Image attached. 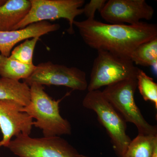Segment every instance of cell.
I'll list each match as a JSON object with an SVG mask.
<instances>
[{
	"label": "cell",
	"mask_w": 157,
	"mask_h": 157,
	"mask_svg": "<svg viewBox=\"0 0 157 157\" xmlns=\"http://www.w3.org/2000/svg\"><path fill=\"white\" fill-rule=\"evenodd\" d=\"M36 66L24 64L0 54V76L18 80L27 79L33 74Z\"/></svg>",
	"instance_id": "obj_14"
},
{
	"label": "cell",
	"mask_w": 157,
	"mask_h": 157,
	"mask_svg": "<svg viewBox=\"0 0 157 157\" xmlns=\"http://www.w3.org/2000/svg\"><path fill=\"white\" fill-rule=\"evenodd\" d=\"M134 64L157 68V38L140 44L130 56Z\"/></svg>",
	"instance_id": "obj_16"
},
{
	"label": "cell",
	"mask_w": 157,
	"mask_h": 157,
	"mask_svg": "<svg viewBox=\"0 0 157 157\" xmlns=\"http://www.w3.org/2000/svg\"><path fill=\"white\" fill-rule=\"evenodd\" d=\"M100 13L107 23L135 25L151 20L154 9L145 0H109Z\"/></svg>",
	"instance_id": "obj_9"
},
{
	"label": "cell",
	"mask_w": 157,
	"mask_h": 157,
	"mask_svg": "<svg viewBox=\"0 0 157 157\" xmlns=\"http://www.w3.org/2000/svg\"><path fill=\"white\" fill-rule=\"evenodd\" d=\"M7 0H0V6H2L6 2Z\"/></svg>",
	"instance_id": "obj_21"
},
{
	"label": "cell",
	"mask_w": 157,
	"mask_h": 157,
	"mask_svg": "<svg viewBox=\"0 0 157 157\" xmlns=\"http://www.w3.org/2000/svg\"><path fill=\"white\" fill-rule=\"evenodd\" d=\"M23 82L29 86L36 83L43 86H64L79 91L87 89L88 84L86 73L83 70L50 61L36 66L33 74Z\"/></svg>",
	"instance_id": "obj_8"
},
{
	"label": "cell",
	"mask_w": 157,
	"mask_h": 157,
	"mask_svg": "<svg viewBox=\"0 0 157 157\" xmlns=\"http://www.w3.org/2000/svg\"><path fill=\"white\" fill-rule=\"evenodd\" d=\"M139 70L130 59L106 51L98 50L93 63L88 90H96L118 82L136 78Z\"/></svg>",
	"instance_id": "obj_5"
},
{
	"label": "cell",
	"mask_w": 157,
	"mask_h": 157,
	"mask_svg": "<svg viewBox=\"0 0 157 157\" xmlns=\"http://www.w3.org/2000/svg\"><path fill=\"white\" fill-rule=\"evenodd\" d=\"M31 102L24 107L23 111L36 119L33 125L42 131L44 137H51L70 135L71 124L60 115L59 104L61 99L53 100L45 92L44 86L34 83L30 86Z\"/></svg>",
	"instance_id": "obj_2"
},
{
	"label": "cell",
	"mask_w": 157,
	"mask_h": 157,
	"mask_svg": "<svg viewBox=\"0 0 157 157\" xmlns=\"http://www.w3.org/2000/svg\"><path fill=\"white\" fill-rule=\"evenodd\" d=\"M5 147L19 157H88L59 136L33 138L20 134Z\"/></svg>",
	"instance_id": "obj_6"
},
{
	"label": "cell",
	"mask_w": 157,
	"mask_h": 157,
	"mask_svg": "<svg viewBox=\"0 0 157 157\" xmlns=\"http://www.w3.org/2000/svg\"><path fill=\"white\" fill-rule=\"evenodd\" d=\"M106 2V0H91L83 8V14L87 19H94L96 11L100 12Z\"/></svg>",
	"instance_id": "obj_19"
},
{
	"label": "cell",
	"mask_w": 157,
	"mask_h": 157,
	"mask_svg": "<svg viewBox=\"0 0 157 157\" xmlns=\"http://www.w3.org/2000/svg\"><path fill=\"white\" fill-rule=\"evenodd\" d=\"M82 39L90 48L130 59L140 44L157 38V26L141 21L135 25L104 23L95 19L76 21Z\"/></svg>",
	"instance_id": "obj_1"
},
{
	"label": "cell",
	"mask_w": 157,
	"mask_h": 157,
	"mask_svg": "<svg viewBox=\"0 0 157 157\" xmlns=\"http://www.w3.org/2000/svg\"><path fill=\"white\" fill-rule=\"evenodd\" d=\"M152 157H157V145L155 147Z\"/></svg>",
	"instance_id": "obj_20"
},
{
	"label": "cell",
	"mask_w": 157,
	"mask_h": 157,
	"mask_svg": "<svg viewBox=\"0 0 157 157\" xmlns=\"http://www.w3.org/2000/svg\"><path fill=\"white\" fill-rule=\"evenodd\" d=\"M137 88V78H131L107 86L102 93L126 122L136 126L139 135L157 136L156 126L147 121L135 103Z\"/></svg>",
	"instance_id": "obj_4"
},
{
	"label": "cell",
	"mask_w": 157,
	"mask_h": 157,
	"mask_svg": "<svg viewBox=\"0 0 157 157\" xmlns=\"http://www.w3.org/2000/svg\"><path fill=\"white\" fill-rule=\"evenodd\" d=\"M157 145V135H139L131 140L123 157H152Z\"/></svg>",
	"instance_id": "obj_15"
},
{
	"label": "cell",
	"mask_w": 157,
	"mask_h": 157,
	"mask_svg": "<svg viewBox=\"0 0 157 157\" xmlns=\"http://www.w3.org/2000/svg\"><path fill=\"white\" fill-rule=\"evenodd\" d=\"M0 101H13L26 107L31 102L30 87L25 82L1 77Z\"/></svg>",
	"instance_id": "obj_13"
},
{
	"label": "cell",
	"mask_w": 157,
	"mask_h": 157,
	"mask_svg": "<svg viewBox=\"0 0 157 157\" xmlns=\"http://www.w3.org/2000/svg\"><path fill=\"white\" fill-rule=\"evenodd\" d=\"M137 88L144 100L150 101L157 108V84L143 70L139 69L136 76Z\"/></svg>",
	"instance_id": "obj_17"
},
{
	"label": "cell",
	"mask_w": 157,
	"mask_h": 157,
	"mask_svg": "<svg viewBox=\"0 0 157 157\" xmlns=\"http://www.w3.org/2000/svg\"><path fill=\"white\" fill-rule=\"evenodd\" d=\"M23 108L14 101H0V129L3 136L0 147L6 146L14 136L31 134L33 119L23 111Z\"/></svg>",
	"instance_id": "obj_10"
},
{
	"label": "cell",
	"mask_w": 157,
	"mask_h": 157,
	"mask_svg": "<svg viewBox=\"0 0 157 157\" xmlns=\"http://www.w3.org/2000/svg\"><path fill=\"white\" fill-rule=\"evenodd\" d=\"M30 0H7L0 6V32L14 30L31 8Z\"/></svg>",
	"instance_id": "obj_12"
},
{
	"label": "cell",
	"mask_w": 157,
	"mask_h": 157,
	"mask_svg": "<svg viewBox=\"0 0 157 157\" xmlns=\"http://www.w3.org/2000/svg\"><path fill=\"white\" fill-rule=\"evenodd\" d=\"M39 37L27 39L11 51L9 57L24 64H33L34 49Z\"/></svg>",
	"instance_id": "obj_18"
},
{
	"label": "cell",
	"mask_w": 157,
	"mask_h": 157,
	"mask_svg": "<svg viewBox=\"0 0 157 157\" xmlns=\"http://www.w3.org/2000/svg\"><path fill=\"white\" fill-rule=\"evenodd\" d=\"M82 105L96 113L98 121L106 129L113 148L118 157H123L132 139L126 133V122L100 90L88 91Z\"/></svg>",
	"instance_id": "obj_3"
},
{
	"label": "cell",
	"mask_w": 157,
	"mask_h": 157,
	"mask_svg": "<svg viewBox=\"0 0 157 157\" xmlns=\"http://www.w3.org/2000/svg\"><path fill=\"white\" fill-rule=\"evenodd\" d=\"M31 8L25 17L14 30L24 28L34 23L64 18L68 21L70 34L74 33L75 18L83 14L84 0H30Z\"/></svg>",
	"instance_id": "obj_7"
},
{
	"label": "cell",
	"mask_w": 157,
	"mask_h": 157,
	"mask_svg": "<svg viewBox=\"0 0 157 157\" xmlns=\"http://www.w3.org/2000/svg\"><path fill=\"white\" fill-rule=\"evenodd\" d=\"M60 28L59 24H52L48 21L34 23L23 29L0 32V52L9 57L15 45L23 40L41 36Z\"/></svg>",
	"instance_id": "obj_11"
}]
</instances>
